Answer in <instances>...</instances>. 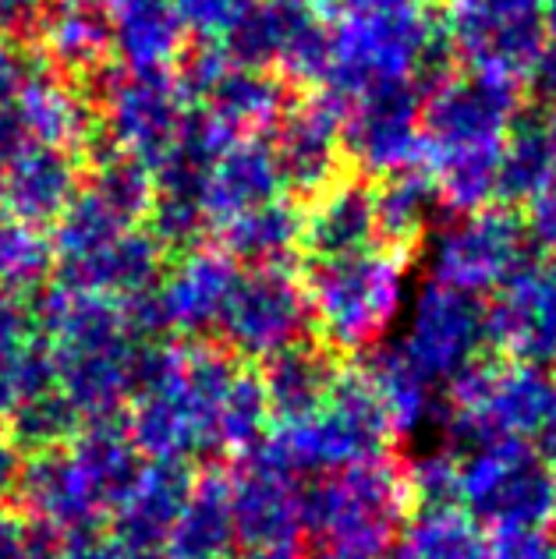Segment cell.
Instances as JSON below:
<instances>
[{
	"mask_svg": "<svg viewBox=\"0 0 556 559\" xmlns=\"http://www.w3.org/2000/svg\"><path fill=\"white\" fill-rule=\"evenodd\" d=\"M521 107L518 82L472 68L422 96V164L447 210L478 213L496 202L504 139Z\"/></svg>",
	"mask_w": 556,
	"mask_h": 559,
	"instance_id": "1",
	"label": "cell"
},
{
	"mask_svg": "<svg viewBox=\"0 0 556 559\" xmlns=\"http://www.w3.org/2000/svg\"><path fill=\"white\" fill-rule=\"evenodd\" d=\"M54 386L82 421L121 418L135 393V361L145 341L128 330L125 308L104 294L68 290L54 312Z\"/></svg>",
	"mask_w": 556,
	"mask_h": 559,
	"instance_id": "2",
	"label": "cell"
},
{
	"mask_svg": "<svg viewBox=\"0 0 556 559\" xmlns=\"http://www.w3.org/2000/svg\"><path fill=\"white\" fill-rule=\"evenodd\" d=\"M412 518L404 461L379 457L319 475L301 489V532L336 556H372L398 542Z\"/></svg>",
	"mask_w": 556,
	"mask_h": 559,
	"instance_id": "3",
	"label": "cell"
},
{
	"mask_svg": "<svg viewBox=\"0 0 556 559\" xmlns=\"http://www.w3.org/2000/svg\"><path fill=\"white\" fill-rule=\"evenodd\" d=\"M298 273L316 341L336 358L376 347L401 312L404 262L390 248H372L351 259L301 262Z\"/></svg>",
	"mask_w": 556,
	"mask_h": 559,
	"instance_id": "4",
	"label": "cell"
},
{
	"mask_svg": "<svg viewBox=\"0 0 556 559\" xmlns=\"http://www.w3.org/2000/svg\"><path fill=\"white\" fill-rule=\"evenodd\" d=\"M390 415L372 393L362 365H344L323 407L295 425H276L267 436V450L291 475H333L365 461L390 457L393 450Z\"/></svg>",
	"mask_w": 556,
	"mask_h": 559,
	"instance_id": "5",
	"label": "cell"
},
{
	"mask_svg": "<svg viewBox=\"0 0 556 559\" xmlns=\"http://www.w3.org/2000/svg\"><path fill=\"white\" fill-rule=\"evenodd\" d=\"M556 411V379L543 365L486 355L450 382V432L468 450L539 436Z\"/></svg>",
	"mask_w": 556,
	"mask_h": 559,
	"instance_id": "6",
	"label": "cell"
},
{
	"mask_svg": "<svg viewBox=\"0 0 556 559\" xmlns=\"http://www.w3.org/2000/svg\"><path fill=\"white\" fill-rule=\"evenodd\" d=\"M461 510L493 535L546 527L556 518V471L521 439L475 447L461 457Z\"/></svg>",
	"mask_w": 556,
	"mask_h": 559,
	"instance_id": "7",
	"label": "cell"
},
{
	"mask_svg": "<svg viewBox=\"0 0 556 559\" xmlns=\"http://www.w3.org/2000/svg\"><path fill=\"white\" fill-rule=\"evenodd\" d=\"M309 330L312 319L301 273H295V266H262L238 273L216 326L221 336L216 344L227 347L238 361L252 365L305 341Z\"/></svg>",
	"mask_w": 556,
	"mask_h": 559,
	"instance_id": "8",
	"label": "cell"
},
{
	"mask_svg": "<svg viewBox=\"0 0 556 559\" xmlns=\"http://www.w3.org/2000/svg\"><path fill=\"white\" fill-rule=\"evenodd\" d=\"M96 103L114 150L139 159L153 174L178 139L185 114L192 110L170 71H131L121 64L104 68V90L96 93Z\"/></svg>",
	"mask_w": 556,
	"mask_h": 559,
	"instance_id": "9",
	"label": "cell"
},
{
	"mask_svg": "<svg viewBox=\"0 0 556 559\" xmlns=\"http://www.w3.org/2000/svg\"><path fill=\"white\" fill-rule=\"evenodd\" d=\"M535 259L524 216L504 205H486L450 224L433 252L436 284L461 294H496Z\"/></svg>",
	"mask_w": 556,
	"mask_h": 559,
	"instance_id": "10",
	"label": "cell"
},
{
	"mask_svg": "<svg viewBox=\"0 0 556 559\" xmlns=\"http://www.w3.org/2000/svg\"><path fill=\"white\" fill-rule=\"evenodd\" d=\"M543 0H443L440 19L472 71L524 82L543 50Z\"/></svg>",
	"mask_w": 556,
	"mask_h": 559,
	"instance_id": "11",
	"label": "cell"
},
{
	"mask_svg": "<svg viewBox=\"0 0 556 559\" xmlns=\"http://www.w3.org/2000/svg\"><path fill=\"white\" fill-rule=\"evenodd\" d=\"M344 164L365 181L422 164V93L412 82H387L351 99L341 124Z\"/></svg>",
	"mask_w": 556,
	"mask_h": 559,
	"instance_id": "12",
	"label": "cell"
},
{
	"mask_svg": "<svg viewBox=\"0 0 556 559\" xmlns=\"http://www.w3.org/2000/svg\"><path fill=\"white\" fill-rule=\"evenodd\" d=\"M398 350L433 386L436 382L450 386L464 369L489 355L486 305L472 294L429 284L418 294Z\"/></svg>",
	"mask_w": 556,
	"mask_h": 559,
	"instance_id": "13",
	"label": "cell"
},
{
	"mask_svg": "<svg viewBox=\"0 0 556 559\" xmlns=\"http://www.w3.org/2000/svg\"><path fill=\"white\" fill-rule=\"evenodd\" d=\"M347 107L336 96L312 90L291 99L281 121L270 131V145L281 167L284 191L295 202H312L347 174L341 150V124Z\"/></svg>",
	"mask_w": 556,
	"mask_h": 559,
	"instance_id": "14",
	"label": "cell"
},
{
	"mask_svg": "<svg viewBox=\"0 0 556 559\" xmlns=\"http://www.w3.org/2000/svg\"><path fill=\"white\" fill-rule=\"evenodd\" d=\"M489 350L500 358L556 365V255L532 259L486 305Z\"/></svg>",
	"mask_w": 556,
	"mask_h": 559,
	"instance_id": "15",
	"label": "cell"
},
{
	"mask_svg": "<svg viewBox=\"0 0 556 559\" xmlns=\"http://www.w3.org/2000/svg\"><path fill=\"white\" fill-rule=\"evenodd\" d=\"M230 507L245 549L298 546L301 535V485L262 443L234 461Z\"/></svg>",
	"mask_w": 556,
	"mask_h": 559,
	"instance_id": "16",
	"label": "cell"
},
{
	"mask_svg": "<svg viewBox=\"0 0 556 559\" xmlns=\"http://www.w3.org/2000/svg\"><path fill=\"white\" fill-rule=\"evenodd\" d=\"M238 273L241 270L216 245H202L196 252L170 259L164 280L156 284V301L167 336H181V344L210 341L221 326Z\"/></svg>",
	"mask_w": 556,
	"mask_h": 559,
	"instance_id": "17",
	"label": "cell"
},
{
	"mask_svg": "<svg viewBox=\"0 0 556 559\" xmlns=\"http://www.w3.org/2000/svg\"><path fill=\"white\" fill-rule=\"evenodd\" d=\"M192 467L145 461L139 481L110 513V542L121 559H167L185 499L192 492Z\"/></svg>",
	"mask_w": 556,
	"mask_h": 559,
	"instance_id": "18",
	"label": "cell"
},
{
	"mask_svg": "<svg viewBox=\"0 0 556 559\" xmlns=\"http://www.w3.org/2000/svg\"><path fill=\"white\" fill-rule=\"evenodd\" d=\"M14 499H19L22 518L33 521L39 532L54 535L57 542L93 532V527H99V518H104L90 481H85L68 447L33 453L22 467Z\"/></svg>",
	"mask_w": 556,
	"mask_h": 559,
	"instance_id": "19",
	"label": "cell"
},
{
	"mask_svg": "<svg viewBox=\"0 0 556 559\" xmlns=\"http://www.w3.org/2000/svg\"><path fill=\"white\" fill-rule=\"evenodd\" d=\"M379 245L372 181L344 174L309 202L301 230V262H330L372 252Z\"/></svg>",
	"mask_w": 556,
	"mask_h": 559,
	"instance_id": "20",
	"label": "cell"
},
{
	"mask_svg": "<svg viewBox=\"0 0 556 559\" xmlns=\"http://www.w3.org/2000/svg\"><path fill=\"white\" fill-rule=\"evenodd\" d=\"M284 178L276 167L270 135H238L210 170L202 210L213 230L248 210H259L273 199H284Z\"/></svg>",
	"mask_w": 556,
	"mask_h": 559,
	"instance_id": "21",
	"label": "cell"
},
{
	"mask_svg": "<svg viewBox=\"0 0 556 559\" xmlns=\"http://www.w3.org/2000/svg\"><path fill=\"white\" fill-rule=\"evenodd\" d=\"M344 365L336 361L330 347H323L316 336L276 350L273 358L262 361L259 379L267 390V404L276 425H295L316 415L330 396L336 376Z\"/></svg>",
	"mask_w": 556,
	"mask_h": 559,
	"instance_id": "22",
	"label": "cell"
},
{
	"mask_svg": "<svg viewBox=\"0 0 556 559\" xmlns=\"http://www.w3.org/2000/svg\"><path fill=\"white\" fill-rule=\"evenodd\" d=\"M556 174V110L529 103L507 128L500 170H496V202L521 210L543 191Z\"/></svg>",
	"mask_w": 556,
	"mask_h": 559,
	"instance_id": "23",
	"label": "cell"
},
{
	"mask_svg": "<svg viewBox=\"0 0 556 559\" xmlns=\"http://www.w3.org/2000/svg\"><path fill=\"white\" fill-rule=\"evenodd\" d=\"M305 205L295 199H273L259 210L227 219L216 234V248L241 270L262 266H295L301 259Z\"/></svg>",
	"mask_w": 556,
	"mask_h": 559,
	"instance_id": "24",
	"label": "cell"
},
{
	"mask_svg": "<svg viewBox=\"0 0 556 559\" xmlns=\"http://www.w3.org/2000/svg\"><path fill=\"white\" fill-rule=\"evenodd\" d=\"M167 252L159 248L145 227L125 230L110 248L99 255L68 266V290L104 294V298H135V294L153 290L167 273Z\"/></svg>",
	"mask_w": 556,
	"mask_h": 559,
	"instance_id": "25",
	"label": "cell"
},
{
	"mask_svg": "<svg viewBox=\"0 0 556 559\" xmlns=\"http://www.w3.org/2000/svg\"><path fill=\"white\" fill-rule=\"evenodd\" d=\"M291 107V85L276 71L234 64L224 71V79L213 85V93L199 103L221 128L230 135H270Z\"/></svg>",
	"mask_w": 556,
	"mask_h": 559,
	"instance_id": "26",
	"label": "cell"
},
{
	"mask_svg": "<svg viewBox=\"0 0 556 559\" xmlns=\"http://www.w3.org/2000/svg\"><path fill=\"white\" fill-rule=\"evenodd\" d=\"M68 453L75 457L79 471L90 481L104 518L121 507V499L131 492V485L142 475V453L135 450L128 436L125 418H107V421H85L82 432L68 443Z\"/></svg>",
	"mask_w": 556,
	"mask_h": 559,
	"instance_id": "27",
	"label": "cell"
},
{
	"mask_svg": "<svg viewBox=\"0 0 556 559\" xmlns=\"http://www.w3.org/2000/svg\"><path fill=\"white\" fill-rule=\"evenodd\" d=\"M234 546H238V527H234L230 481L221 467H206L196 475L192 492L185 499L167 559H230Z\"/></svg>",
	"mask_w": 556,
	"mask_h": 559,
	"instance_id": "28",
	"label": "cell"
},
{
	"mask_svg": "<svg viewBox=\"0 0 556 559\" xmlns=\"http://www.w3.org/2000/svg\"><path fill=\"white\" fill-rule=\"evenodd\" d=\"M188 47V33L174 0H135L110 14V50L121 68L170 71Z\"/></svg>",
	"mask_w": 556,
	"mask_h": 559,
	"instance_id": "29",
	"label": "cell"
},
{
	"mask_svg": "<svg viewBox=\"0 0 556 559\" xmlns=\"http://www.w3.org/2000/svg\"><path fill=\"white\" fill-rule=\"evenodd\" d=\"M372 202H376V224H379V245L390 252H407L422 241L429 230L436 205H440V191H436L426 167H412L390 178L372 181Z\"/></svg>",
	"mask_w": 556,
	"mask_h": 559,
	"instance_id": "30",
	"label": "cell"
},
{
	"mask_svg": "<svg viewBox=\"0 0 556 559\" xmlns=\"http://www.w3.org/2000/svg\"><path fill=\"white\" fill-rule=\"evenodd\" d=\"M365 379H369L372 393L379 396V404L390 415L393 432H418L436 418V393H433V382L412 369L398 344L387 347V350H372V358L362 365Z\"/></svg>",
	"mask_w": 556,
	"mask_h": 559,
	"instance_id": "31",
	"label": "cell"
},
{
	"mask_svg": "<svg viewBox=\"0 0 556 559\" xmlns=\"http://www.w3.org/2000/svg\"><path fill=\"white\" fill-rule=\"evenodd\" d=\"M489 538L461 507L418 510L398 535V559H486Z\"/></svg>",
	"mask_w": 556,
	"mask_h": 559,
	"instance_id": "32",
	"label": "cell"
},
{
	"mask_svg": "<svg viewBox=\"0 0 556 559\" xmlns=\"http://www.w3.org/2000/svg\"><path fill=\"white\" fill-rule=\"evenodd\" d=\"M82 415L71 407L57 386L39 390L33 396L14 407V415L8 418V436L14 439V447L28 453H47L61 450L71 439L82 432Z\"/></svg>",
	"mask_w": 556,
	"mask_h": 559,
	"instance_id": "33",
	"label": "cell"
},
{
	"mask_svg": "<svg viewBox=\"0 0 556 559\" xmlns=\"http://www.w3.org/2000/svg\"><path fill=\"white\" fill-rule=\"evenodd\" d=\"M54 50L68 68L96 75L110 64V19L93 0H64L54 14Z\"/></svg>",
	"mask_w": 556,
	"mask_h": 559,
	"instance_id": "34",
	"label": "cell"
},
{
	"mask_svg": "<svg viewBox=\"0 0 556 559\" xmlns=\"http://www.w3.org/2000/svg\"><path fill=\"white\" fill-rule=\"evenodd\" d=\"M90 191L128 230H135L145 224V216H150V205L156 199V181L150 167H142L139 159L114 150L110 156L99 159V164H93Z\"/></svg>",
	"mask_w": 556,
	"mask_h": 559,
	"instance_id": "35",
	"label": "cell"
},
{
	"mask_svg": "<svg viewBox=\"0 0 556 559\" xmlns=\"http://www.w3.org/2000/svg\"><path fill=\"white\" fill-rule=\"evenodd\" d=\"M145 234L164 248L167 259H178L202 248L213 238V224L199 199H181V195H159L150 205L145 216Z\"/></svg>",
	"mask_w": 556,
	"mask_h": 559,
	"instance_id": "36",
	"label": "cell"
},
{
	"mask_svg": "<svg viewBox=\"0 0 556 559\" xmlns=\"http://www.w3.org/2000/svg\"><path fill=\"white\" fill-rule=\"evenodd\" d=\"M125 230L128 227L121 219H117L107 205L85 188L82 195L71 199V205L64 210V219H61V248L68 255V266L99 255L104 248H110L117 238H121Z\"/></svg>",
	"mask_w": 556,
	"mask_h": 559,
	"instance_id": "37",
	"label": "cell"
},
{
	"mask_svg": "<svg viewBox=\"0 0 556 559\" xmlns=\"http://www.w3.org/2000/svg\"><path fill=\"white\" fill-rule=\"evenodd\" d=\"M407 467V496H412V513L418 510H447L461 507V457L447 450H436L418 457Z\"/></svg>",
	"mask_w": 556,
	"mask_h": 559,
	"instance_id": "38",
	"label": "cell"
},
{
	"mask_svg": "<svg viewBox=\"0 0 556 559\" xmlns=\"http://www.w3.org/2000/svg\"><path fill=\"white\" fill-rule=\"evenodd\" d=\"M75 199V164L61 153H43L22 170V202L39 216H54Z\"/></svg>",
	"mask_w": 556,
	"mask_h": 559,
	"instance_id": "39",
	"label": "cell"
},
{
	"mask_svg": "<svg viewBox=\"0 0 556 559\" xmlns=\"http://www.w3.org/2000/svg\"><path fill=\"white\" fill-rule=\"evenodd\" d=\"M230 68V57L221 43H188L181 57L174 61L170 75L178 82L181 96L188 99V107H199L202 99L213 93V85L224 79V71Z\"/></svg>",
	"mask_w": 556,
	"mask_h": 559,
	"instance_id": "40",
	"label": "cell"
},
{
	"mask_svg": "<svg viewBox=\"0 0 556 559\" xmlns=\"http://www.w3.org/2000/svg\"><path fill=\"white\" fill-rule=\"evenodd\" d=\"M252 4L256 0H174L188 36H196L199 43H221V47L252 11Z\"/></svg>",
	"mask_w": 556,
	"mask_h": 559,
	"instance_id": "41",
	"label": "cell"
},
{
	"mask_svg": "<svg viewBox=\"0 0 556 559\" xmlns=\"http://www.w3.org/2000/svg\"><path fill=\"white\" fill-rule=\"evenodd\" d=\"M57 546L61 542L39 532L19 510L0 507V559H57Z\"/></svg>",
	"mask_w": 556,
	"mask_h": 559,
	"instance_id": "42",
	"label": "cell"
},
{
	"mask_svg": "<svg viewBox=\"0 0 556 559\" xmlns=\"http://www.w3.org/2000/svg\"><path fill=\"white\" fill-rule=\"evenodd\" d=\"M486 559H556V535L546 527L496 532L486 546Z\"/></svg>",
	"mask_w": 556,
	"mask_h": 559,
	"instance_id": "43",
	"label": "cell"
},
{
	"mask_svg": "<svg viewBox=\"0 0 556 559\" xmlns=\"http://www.w3.org/2000/svg\"><path fill=\"white\" fill-rule=\"evenodd\" d=\"M524 210H529L524 227H529L532 245L543 248L546 255H556V174H553V181L524 205Z\"/></svg>",
	"mask_w": 556,
	"mask_h": 559,
	"instance_id": "44",
	"label": "cell"
},
{
	"mask_svg": "<svg viewBox=\"0 0 556 559\" xmlns=\"http://www.w3.org/2000/svg\"><path fill=\"white\" fill-rule=\"evenodd\" d=\"M524 82H529V90H532L539 107L556 110V39H543V50H539L535 64H532Z\"/></svg>",
	"mask_w": 556,
	"mask_h": 559,
	"instance_id": "45",
	"label": "cell"
},
{
	"mask_svg": "<svg viewBox=\"0 0 556 559\" xmlns=\"http://www.w3.org/2000/svg\"><path fill=\"white\" fill-rule=\"evenodd\" d=\"M22 450L14 447V439L0 429V507H8L14 492H19V478H22Z\"/></svg>",
	"mask_w": 556,
	"mask_h": 559,
	"instance_id": "46",
	"label": "cell"
},
{
	"mask_svg": "<svg viewBox=\"0 0 556 559\" xmlns=\"http://www.w3.org/2000/svg\"><path fill=\"white\" fill-rule=\"evenodd\" d=\"M401 8H429V0H327V14H365V11H401Z\"/></svg>",
	"mask_w": 556,
	"mask_h": 559,
	"instance_id": "47",
	"label": "cell"
},
{
	"mask_svg": "<svg viewBox=\"0 0 556 559\" xmlns=\"http://www.w3.org/2000/svg\"><path fill=\"white\" fill-rule=\"evenodd\" d=\"M535 450H539V457H543L553 471H556V411L549 415V421L539 429L535 436Z\"/></svg>",
	"mask_w": 556,
	"mask_h": 559,
	"instance_id": "48",
	"label": "cell"
},
{
	"mask_svg": "<svg viewBox=\"0 0 556 559\" xmlns=\"http://www.w3.org/2000/svg\"><path fill=\"white\" fill-rule=\"evenodd\" d=\"M230 559H305L298 546H270V549H245L241 556Z\"/></svg>",
	"mask_w": 556,
	"mask_h": 559,
	"instance_id": "49",
	"label": "cell"
},
{
	"mask_svg": "<svg viewBox=\"0 0 556 559\" xmlns=\"http://www.w3.org/2000/svg\"><path fill=\"white\" fill-rule=\"evenodd\" d=\"M543 33L546 39H556V0H543Z\"/></svg>",
	"mask_w": 556,
	"mask_h": 559,
	"instance_id": "50",
	"label": "cell"
},
{
	"mask_svg": "<svg viewBox=\"0 0 556 559\" xmlns=\"http://www.w3.org/2000/svg\"><path fill=\"white\" fill-rule=\"evenodd\" d=\"M93 4L99 8L110 19V14H117V11H125L128 4H135V0H93Z\"/></svg>",
	"mask_w": 556,
	"mask_h": 559,
	"instance_id": "51",
	"label": "cell"
},
{
	"mask_svg": "<svg viewBox=\"0 0 556 559\" xmlns=\"http://www.w3.org/2000/svg\"><path fill=\"white\" fill-rule=\"evenodd\" d=\"M323 559H372V556H336V552H327Z\"/></svg>",
	"mask_w": 556,
	"mask_h": 559,
	"instance_id": "52",
	"label": "cell"
},
{
	"mask_svg": "<svg viewBox=\"0 0 556 559\" xmlns=\"http://www.w3.org/2000/svg\"><path fill=\"white\" fill-rule=\"evenodd\" d=\"M553 379H556V372H553Z\"/></svg>",
	"mask_w": 556,
	"mask_h": 559,
	"instance_id": "53",
	"label": "cell"
},
{
	"mask_svg": "<svg viewBox=\"0 0 556 559\" xmlns=\"http://www.w3.org/2000/svg\"><path fill=\"white\" fill-rule=\"evenodd\" d=\"M553 521H556V518H553Z\"/></svg>",
	"mask_w": 556,
	"mask_h": 559,
	"instance_id": "54",
	"label": "cell"
}]
</instances>
